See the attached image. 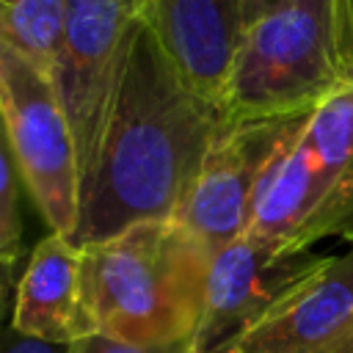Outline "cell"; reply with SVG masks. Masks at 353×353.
<instances>
[{
	"mask_svg": "<svg viewBox=\"0 0 353 353\" xmlns=\"http://www.w3.org/2000/svg\"><path fill=\"white\" fill-rule=\"evenodd\" d=\"M221 124V108L185 80L141 19L99 154L80 185L72 243L83 248L174 218Z\"/></svg>",
	"mask_w": 353,
	"mask_h": 353,
	"instance_id": "obj_1",
	"label": "cell"
},
{
	"mask_svg": "<svg viewBox=\"0 0 353 353\" xmlns=\"http://www.w3.org/2000/svg\"><path fill=\"white\" fill-rule=\"evenodd\" d=\"M210 259V251L174 218L143 221L83 245L97 334L124 342L196 339Z\"/></svg>",
	"mask_w": 353,
	"mask_h": 353,
	"instance_id": "obj_2",
	"label": "cell"
},
{
	"mask_svg": "<svg viewBox=\"0 0 353 353\" xmlns=\"http://www.w3.org/2000/svg\"><path fill=\"white\" fill-rule=\"evenodd\" d=\"M245 234L284 251L353 245V88L320 102L265 171Z\"/></svg>",
	"mask_w": 353,
	"mask_h": 353,
	"instance_id": "obj_3",
	"label": "cell"
},
{
	"mask_svg": "<svg viewBox=\"0 0 353 353\" xmlns=\"http://www.w3.org/2000/svg\"><path fill=\"white\" fill-rule=\"evenodd\" d=\"M342 88L334 0H290L243 28L218 108L223 121L290 116Z\"/></svg>",
	"mask_w": 353,
	"mask_h": 353,
	"instance_id": "obj_4",
	"label": "cell"
},
{
	"mask_svg": "<svg viewBox=\"0 0 353 353\" xmlns=\"http://www.w3.org/2000/svg\"><path fill=\"white\" fill-rule=\"evenodd\" d=\"M0 110L25 190L39 215L72 240L80 218V163L52 80L0 41Z\"/></svg>",
	"mask_w": 353,
	"mask_h": 353,
	"instance_id": "obj_5",
	"label": "cell"
},
{
	"mask_svg": "<svg viewBox=\"0 0 353 353\" xmlns=\"http://www.w3.org/2000/svg\"><path fill=\"white\" fill-rule=\"evenodd\" d=\"M143 6L146 0H66V33L52 85L74 135L80 185L99 154Z\"/></svg>",
	"mask_w": 353,
	"mask_h": 353,
	"instance_id": "obj_6",
	"label": "cell"
},
{
	"mask_svg": "<svg viewBox=\"0 0 353 353\" xmlns=\"http://www.w3.org/2000/svg\"><path fill=\"white\" fill-rule=\"evenodd\" d=\"M309 116L312 110L221 124L174 215V221L182 223L210 256L245 234L265 171Z\"/></svg>",
	"mask_w": 353,
	"mask_h": 353,
	"instance_id": "obj_7",
	"label": "cell"
},
{
	"mask_svg": "<svg viewBox=\"0 0 353 353\" xmlns=\"http://www.w3.org/2000/svg\"><path fill=\"white\" fill-rule=\"evenodd\" d=\"M325 259L328 254H314V248L284 251L254 234L223 245L207 270L204 314L196 331L199 353H221Z\"/></svg>",
	"mask_w": 353,
	"mask_h": 353,
	"instance_id": "obj_8",
	"label": "cell"
},
{
	"mask_svg": "<svg viewBox=\"0 0 353 353\" xmlns=\"http://www.w3.org/2000/svg\"><path fill=\"white\" fill-rule=\"evenodd\" d=\"M353 331V245L295 284L221 353H334Z\"/></svg>",
	"mask_w": 353,
	"mask_h": 353,
	"instance_id": "obj_9",
	"label": "cell"
},
{
	"mask_svg": "<svg viewBox=\"0 0 353 353\" xmlns=\"http://www.w3.org/2000/svg\"><path fill=\"white\" fill-rule=\"evenodd\" d=\"M11 323L50 345H72L97 334L85 292L83 248L58 232L36 243L17 284Z\"/></svg>",
	"mask_w": 353,
	"mask_h": 353,
	"instance_id": "obj_10",
	"label": "cell"
},
{
	"mask_svg": "<svg viewBox=\"0 0 353 353\" xmlns=\"http://www.w3.org/2000/svg\"><path fill=\"white\" fill-rule=\"evenodd\" d=\"M143 19L185 80L218 105L243 36L240 0H146Z\"/></svg>",
	"mask_w": 353,
	"mask_h": 353,
	"instance_id": "obj_11",
	"label": "cell"
},
{
	"mask_svg": "<svg viewBox=\"0 0 353 353\" xmlns=\"http://www.w3.org/2000/svg\"><path fill=\"white\" fill-rule=\"evenodd\" d=\"M66 33V0H0V41L55 77Z\"/></svg>",
	"mask_w": 353,
	"mask_h": 353,
	"instance_id": "obj_12",
	"label": "cell"
},
{
	"mask_svg": "<svg viewBox=\"0 0 353 353\" xmlns=\"http://www.w3.org/2000/svg\"><path fill=\"white\" fill-rule=\"evenodd\" d=\"M19 188H25L19 163L8 138V127L0 110V256L19 262L22 256V215Z\"/></svg>",
	"mask_w": 353,
	"mask_h": 353,
	"instance_id": "obj_13",
	"label": "cell"
},
{
	"mask_svg": "<svg viewBox=\"0 0 353 353\" xmlns=\"http://www.w3.org/2000/svg\"><path fill=\"white\" fill-rule=\"evenodd\" d=\"M66 353H199L196 339H174V342H124L108 334H91L66 347Z\"/></svg>",
	"mask_w": 353,
	"mask_h": 353,
	"instance_id": "obj_14",
	"label": "cell"
},
{
	"mask_svg": "<svg viewBox=\"0 0 353 353\" xmlns=\"http://www.w3.org/2000/svg\"><path fill=\"white\" fill-rule=\"evenodd\" d=\"M334 30L342 80L347 88H353V0H334Z\"/></svg>",
	"mask_w": 353,
	"mask_h": 353,
	"instance_id": "obj_15",
	"label": "cell"
},
{
	"mask_svg": "<svg viewBox=\"0 0 353 353\" xmlns=\"http://www.w3.org/2000/svg\"><path fill=\"white\" fill-rule=\"evenodd\" d=\"M69 345H50L44 339L22 334L11 320L0 325V353H66Z\"/></svg>",
	"mask_w": 353,
	"mask_h": 353,
	"instance_id": "obj_16",
	"label": "cell"
},
{
	"mask_svg": "<svg viewBox=\"0 0 353 353\" xmlns=\"http://www.w3.org/2000/svg\"><path fill=\"white\" fill-rule=\"evenodd\" d=\"M17 265L19 262L0 256V325L8 323L14 314V298H17V284H19Z\"/></svg>",
	"mask_w": 353,
	"mask_h": 353,
	"instance_id": "obj_17",
	"label": "cell"
},
{
	"mask_svg": "<svg viewBox=\"0 0 353 353\" xmlns=\"http://www.w3.org/2000/svg\"><path fill=\"white\" fill-rule=\"evenodd\" d=\"M290 0H240V17H243V28H248L251 22H256L259 17H265L268 11L284 6Z\"/></svg>",
	"mask_w": 353,
	"mask_h": 353,
	"instance_id": "obj_18",
	"label": "cell"
},
{
	"mask_svg": "<svg viewBox=\"0 0 353 353\" xmlns=\"http://www.w3.org/2000/svg\"><path fill=\"white\" fill-rule=\"evenodd\" d=\"M334 353H353V331H350V336H347V339H345Z\"/></svg>",
	"mask_w": 353,
	"mask_h": 353,
	"instance_id": "obj_19",
	"label": "cell"
}]
</instances>
